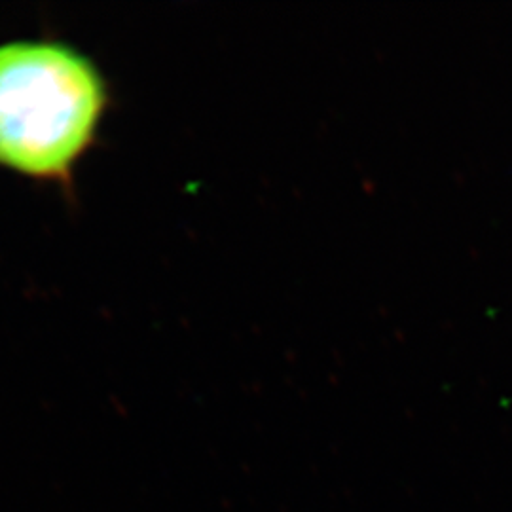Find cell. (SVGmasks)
<instances>
[{"label":"cell","mask_w":512,"mask_h":512,"mask_svg":"<svg viewBox=\"0 0 512 512\" xmlns=\"http://www.w3.org/2000/svg\"><path fill=\"white\" fill-rule=\"evenodd\" d=\"M110 107L90 55L54 38L0 44V169L73 194Z\"/></svg>","instance_id":"cell-1"}]
</instances>
